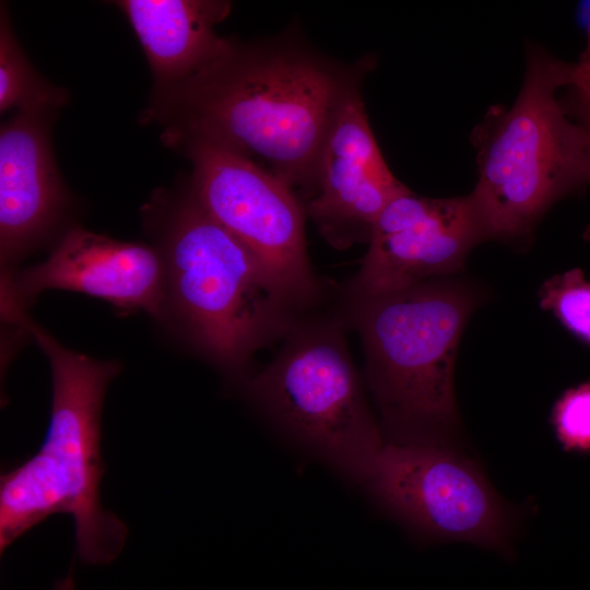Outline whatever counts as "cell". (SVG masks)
I'll list each match as a JSON object with an SVG mask.
<instances>
[{
    "label": "cell",
    "mask_w": 590,
    "mask_h": 590,
    "mask_svg": "<svg viewBox=\"0 0 590 590\" xmlns=\"http://www.w3.org/2000/svg\"><path fill=\"white\" fill-rule=\"evenodd\" d=\"M354 84L299 49L233 42L194 75L154 88L143 118L162 128L169 146L217 144L311 194L327 130Z\"/></svg>",
    "instance_id": "6da1fadb"
},
{
    "label": "cell",
    "mask_w": 590,
    "mask_h": 590,
    "mask_svg": "<svg viewBox=\"0 0 590 590\" xmlns=\"http://www.w3.org/2000/svg\"><path fill=\"white\" fill-rule=\"evenodd\" d=\"M46 354L52 402L46 437L27 460L1 475L0 551L52 515H70L76 552L90 565L113 562L127 538L126 524L101 503L104 462L101 415L105 392L120 366L59 343L44 328L17 319Z\"/></svg>",
    "instance_id": "7a4b0ae2"
},
{
    "label": "cell",
    "mask_w": 590,
    "mask_h": 590,
    "mask_svg": "<svg viewBox=\"0 0 590 590\" xmlns=\"http://www.w3.org/2000/svg\"><path fill=\"white\" fill-rule=\"evenodd\" d=\"M354 294L352 320L388 441L453 446L459 428L456 358L464 328L482 302L480 286L456 274Z\"/></svg>",
    "instance_id": "3957f363"
},
{
    "label": "cell",
    "mask_w": 590,
    "mask_h": 590,
    "mask_svg": "<svg viewBox=\"0 0 590 590\" xmlns=\"http://www.w3.org/2000/svg\"><path fill=\"white\" fill-rule=\"evenodd\" d=\"M568 67L529 48L515 103L492 109L475 130L477 181L471 196L488 239L526 238L557 200L590 180L588 132L556 96L567 85Z\"/></svg>",
    "instance_id": "277c9868"
},
{
    "label": "cell",
    "mask_w": 590,
    "mask_h": 590,
    "mask_svg": "<svg viewBox=\"0 0 590 590\" xmlns=\"http://www.w3.org/2000/svg\"><path fill=\"white\" fill-rule=\"evenodd\" d=\"M163 260L166 295L180 326L226 369L241 368L296 321L295 303L192 196L172 219Z\"/></svg>",
    "instance_id": "5b68a950"
},
{
    "label": "cell",
    "mask_w": 590,
    "mask_h": 590,
    "mask_svg": "<svg viewBox=\"0 0 590 590\" xmlns=\"http://www.w3.org/2000/svg\"><path fill=\"white\" fill-rule=\"evenodd\" d=\"M248 382L250 399L287 436L365 484L385 446L337 321L295 323Z\"/></svg>",
    "instance_id": "8992f818"
},
{
    "label": "cell",
    "mask_w": 590,
    "mask_h": 590,
    "mask_svg": "<svg viewBox=\"0 0 590 590\" xmlns=\"http://www.w3.org/2000/svg\"><path fill=\"white\" fill-rule=\"evenodd\" d=\"M192 165L191 196L238 239L302 309L318 294L304 212L294 190L246 157L203 140L178 144Z\"/></svg>",
    "instance_id": "52a82bcc"
},
{
    "label": "cell",
    "mask_w": 590,
    "mask_h": 590,
    "mask_svg": "<svg viewBox=\"0 0 590 590\" xmlns=\"http://www.w3.org/2000/svg\"><path fill=\"white\" fill-rule=\"evenodd\" d=\"M365 485L425 535L507 551L511 514L477 464L453 446L388 441Z\"/></svg>",
    "instance_id": "ba28073f"
},
{
    "label": "cell",
    "mask_w": 590,
    "mask_h": 590,
    "mask_svg": "<svg viewBox=\"0 0 590 590\" xmlns=\"http://www.w3.org/2000/svg\"><path fill=\"white\" fill-rule=\"evenodd\" d=\"M487 239L471 193L429 198L409 189L375 222L354 290L388 292L460 274L471 250Z\"/></svg>",
    "instance_id": "9c48e42d"
},
{
    "label": "cell",
    "mask_w": 590,
    "mask_h": 590,
    "mask_svg": "<svg viewBox=\"0 0 590 590\" xmlns=\"http://www.w3.org/2000/svg\"><path fill=\"white\" fill-rule=\"evenodd\" d=\"M408 190L387 166L352 85L323 139L308 215L324 239L342 250L368 243L382 210Z\"/></svg>",
    "instance_id": "30bf717a"
},
{
    "label": "cell",
    "mask_w": 590,
    "mask_h": 590,
    "mask_svg": "<svg viewBox=\"0 0 590 590\" xmlns=\"http://www.w3.org/2000/svg\"><path fill=\"white\" fill-rule=\"evenodd\" d=\"M51 288L86 294L160 318L166 302L165 264L145 245L73 227L45 261L5 276V306L16 303L7 310Z\"/></svg>",
    "instance_id": "8fae6325"
},
{
    "label": "cell",
    "mask_w": 590,
    "mask_h": 590,
    "mask_svg": "<svg viewBox=\"0 0 590 590\" xmlns=\"http://www.w3.org/2000/svg\"><path fill=\"white\" fill-rule=\"evenodd\" d=\"M51 111H16L1 127L0 252L4 268L51 231L68 203L49 142Z\"/></svg>",
    "instance_id": "7c38bea8"
},
{
    "label": "cell",
    "mask_w": 590,
    "mask_h": 590,
    "mask_svg": "<svg viewBox=\"0 0 590 590\" xmlns=\"http://www.w3.org/2000/svg\"><path fill=\"white\" fill-rule=\"evenodd\" d=\"M116 3L139 38L154 76V88L187 80L233 44L215 31V25L229 13V2L122 0Z\"/></svg>",
    "instance_id": "4fadbf2b"
},
{
    "label": "cell",
    "mask_w": 590,
    "mask_h": 590,
    "mask_svg": "<svg viewBox=\"0 0 590 590\" xmlns=\"http://www.w3.org/2000/svg\"><path fill=\"white\" fill-rule=\"evenodd\" d=\"M67 92L43 79L20 47L7 12L0 22V111L56 110Z\"/></svg>",
    "instance_id": "5bb4252c"
},
{
    "label": "cell",
    "mask_w": 590,
    "mask_h": 590,
    "mask_svg": "<svg viewBox=\"0 0 590 590\" xmlns=\"http://www.w3.org/2000/svg\"><path fill=\"white\" fill-rule=\"evenodd\" d=\"M539 303L569 332L590 344V281L580 269L547 279L540 287Z\"/></svg>",
    "instance_id": "9a60e30c"
},
{
    "label": "cell",
    "mask_w": 590,
    "mask_h": 590,
    "mask_svg": "<svg viewBox=\"0 0 590 590\" xmlns=\"http://www.w3.org/2000/svg\"><path fill=\"white\" fill-rule=\"evenodd\" d=\"M551 423L565 451L590 453V381L560 396L553 406Z\"/></svg>",
    "instance_id": "2e32d148"
},
{
    "label": "cell",
    "mask_w": 590,
    "mask_h": 590,
    "mask_svg": "<svg viewBox=\"0 0 590 590\" xmlns=\"http://www.w3.org/2000/svg\"><path fill=\"white\" fill-rule=\"evenodd\" d=\"M567 85L574 92L573 108L568 111L578 120L590 121V62L569 63Z\"/></svg>",
    "instance_id": "e0dca14e"
},
{
    "label": "cell",
    "mask_w": 590,
    "mask_h": 590,
    "mask_svg": "<svg viewBox=\"0 0 590 590\" xmlns=\"http://www.w3.org/2000/svg\"><path fill=\"white\" fill-rule=\"evenodd\" d=\"M577 19L586 35V45L579 62H590V0L581 1L577 9Z\"/></svg>",
    "instance_id": "ac0fdd59"
},
{
    "label": "cell",
    "mask_w": 590,
    "mask_h": 590,
    "mask_svg": "<svg viewBox=\"0 0 590 590\" xmlns=\"http://www.w3.org/2000/svg\"><path fill=\"white\" fill-rule=\"evenodd\" d=\"M74 581L71 571L63 578L59 579L52 590H74Z\"/></svg>",
    "instance_id": "d6986e66"
},
{
    "label": "cell",
    "mask_w": 590,
    "mask_h": 590,
    "mask_svg": "<svg viewBox=\"0 0 590 590\" xmlns=\"http://www.w3.org/2000/svg\"><path fill=\"white\" fill-rule=\"evenodd\" d=\"M587 130L588 132V135H589V146H590V121H586V120H578Z\"/></svg>",
    "instance_id": "ffe728a7"
}]
</instances>
